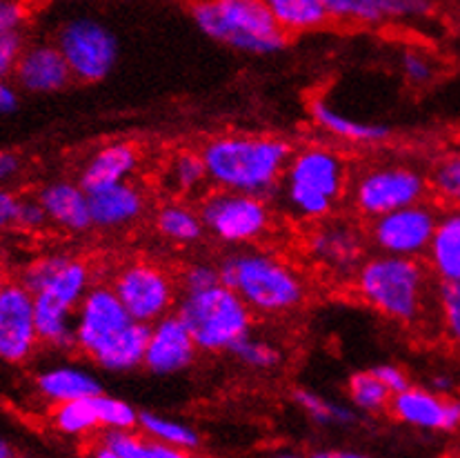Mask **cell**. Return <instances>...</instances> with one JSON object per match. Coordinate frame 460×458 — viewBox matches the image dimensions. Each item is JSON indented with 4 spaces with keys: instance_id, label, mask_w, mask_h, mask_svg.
I'll return each instance as SVG.
<instances>
[{
    "instance_id": "6da1fadb",
    "label": "cell",
    "mask_w": 460,
    "mask_h": 458,
    "mask_svg": "<svg viewBox=\"0 0 460 458\" xmlns=\"http://www.w3.org/2000/svg\"><path fill=\"white\" fill-rule=\"evenodd\" d=\"M21 280L34 294L40 345L56 352L76 349V310L93 285L89 265L69 254H45Z\"/></svg>"
},
{
    "instance_id": "7a4b0ae2",
    "label": "cell",
    "mask_w": 460,
    "mask_h": 458,
    "mask_svg": "<svg viewBox=\"0 0 460 458\" xmlns=\"http://www.w3.org/2000/svg\"><path fill=\"white\" fill-rule=\"evenodd\" d=\"M214 189L267 196L283 183L294 149L288 140L262 134H220L200 149Z\"/></svg>"
},
{
    "instance_id": "3957f363",
    "label": "cell",
    "mask_w": 460,
    "mask_h": 458,
    "mask_svg": "<svg viewBox=\"0 0 460 458\" xmlns=\"http://www.w3.org/2000/svg\"><path fill=\"white\" fill-rule=\"evenodd\" d=\"M360 301L383 319L411 325L419 322L429 296V269L420 259L378 254L369 256L354 272Z\"/></svg>"
},
{
    "instance_id": "277c9868",
    "label": "cell",
    "mask_w": 460,
    "mask_h": 458,
    "mask_svg": "<svg viewBox=\"0 0 460 458\" xmlns=\"http://www.w3.org/2000/svg\"><path fill=\"white\" fill-rule=\"evenodd\" d=\"M218 268L220 280L247 303L253 314H292L307 298V285L298 269L274 254L236 251L225 256Z\"/></svg>"
},
{
    "instance_id": "5b68a950",
    "label": "cell",
    "mask_w": 460,
    "mask_h": 458,
    "mask_svg": "<svg viewBox=\"0 0 460 458\" xmlns=\"http://www.w3.org/2000/svg\"><path fill=\"white\" fill-rule=\"evenodd\" d=\"M349 183V167L341 152L325 145H307L292 154L280 185L294 216L321 223L332 218Z\"/></svg>"
},
{
    "instance_id": "8992f818",
    "label": "cell",
    "mask_w": 460,
    "mask_h": 458,
    "mask_svg": "<svg viewBox=\"0 0 460 458\" xmlns=\"http://www.w3.org/2000/svg\"><path fill=\"white\" fill-rule=\"evenodd\" d=\"M194 25L214 43L252 56H271L288 45L265 0H191Z\"/></svg>"
},
{
    "instance_id": "52a82bcc",
    "label": "cell",
    "mask_w": 460,
    "mask_h": 458,
    "mask_svg": "<svg viewBox=\"0 0 460 458\" xmlns=\"http://www.w3.org/2000/svg\"><path fill=\"white\" fill-rule=\"evenodd\" d=\"M176 314L194 336L200 352H229L236 340L252 331L253 312L225 283L203 292L181 294Z\"/></svg>"
},
{
    "instance_id": "ba28073f",
    "label": "cell",
    "mask_w": 460,
    "mask_h": 458,
    "mask_svg": "<svg viewBox=\"0 0 460 458\" xmlns=\"http://www.w3.org/2000/svg\"><path fill=\"white\" fill-rule=\"evenodd\" d=\"M429 191V179L422 172L402 163H378L365 167L349 183V198L356 212L367 221L420 203Z\"/></svg>"
},
{
    "instance_id": "9c48e42d",
    "label": "cell",
    "mask_w": 460,
    "mask_h": 458,
    "mask_svg": "<svg viewBox=\"0 0 460 458\" xmlns=\"http://www.w3.org/2000/svg\"><path fill=\"white\" fill-rule=\"evenodd\" d=\"M205 229L225 245H250L261 241L271 227V212L265 196L245 191L214 189L199 207Z\"/></svg>"
},
{
    "instance_id": "30bf717a",
    "label": "cell",
    "mask_w": 460,
    "mask_h": 458,
    "mask_svg": "<svg viewBox=\"0 0 460 458\" xmlns=\"http://www.w3.org/2000/svg\"><path fill=\"white\" fill-rule=\"evenodd\" d=\"M56 45L63 51L74 81L101 83L119 63V39L105 22L81 16L65 22Z\"/></svg>"
},
{
    "instance_id": "8fae6325",
    "label": "cell",
    "mask_w": 460,
    "mask_h": 458,
    "mask_svg": "<svg viewBox=\"0 0 460 458\" xmlns=\"http://www.w3.org/2000/svg\"><path fill=\"white\" fill-rule=\"evenodd\" d=\"M111 287L125 310L138 322L161 321L178 305V283L173 276L152 260H131L114 274Z\"/></svg>"
},
{
    "instance_id": "7c38bea8",
    "label": "cell",
    "mask_w": 460,
    "mask_h": 458,
    "mask_svg": "<svg viewBox=\"0 0 460 458\" xmlns=\"http://www.w3.org/2000/svg\"><path fill=\"white\" fill-rule=\"evenodd\" d=\"M438 216L429 203L420 200L374 218L367 238L380 254L422 259L429 250Z\"/></svg>"
},
{
    "instance_id": "4fadbf2b",
    "label": "cell",
    "mask_w": 460,
    "mask_h": 458,
    "mask_svg": "<svg viewBox=\"0 0 460 458\" xmlns=\"http://www.w3.org/2000/svg\"><path fill=\"white\" fill-rule=\"evenodd\" d=\"M39 348L34 294L21 278L4 280L0 287V361L21 366L30 361Z\"/></svg>"
},
{
    "instance_id": "5bb4252c",
    "label": "cell",
    "mask_w": 460,
    "mask_h": 458,
    "mask_svg": "<svg viewBox=\"0 0 460 458\" xmlns=\"http://www.w3.org/2000/svg\"><path fill=\"white\" fill-rule=\"evenodd\" d=\"M131 321L111 285H92L76 310V349L92 361Z\"/></svg>"
},
{
    "instance_id": "9a60e30c",
    "label": "cell",
    "mask_w": 460,
    "mask_h": 458,
    "mask_svg": "<svg viewBox=\"0 0 460 458\" xmlns=\"http://www.w3.org/2000/svg\"><path fill=\"white\" fill-rule=\"evenodd\" d=\"M307 254L314 263L330 272L354 276L358 265L367 259V241L351 223L325 218L309 233Z\"/></svg>"
},
{
    "instance_id": "2e32d148",
    "label": "cell",
    "mask_w": 460,
    "mask_h": 458,
    "mask_svg": "<svg viewBox=\"0 0 460 458\" xmlns=\"http://www.w3.org/2000/svg\"><path fill=\"white\" fill-rule=\"evenodd\" d=\"M389 412L398 423L422 432H456L460 427V401L429 387H405L392 396Z\"/></svg>"
},
{
    "instance_id": "e0dca14e",
    "label": "cell",
    "mask_w": 460,
    "mask_h": 458,
    "mask_svg": "<svg viewBox=\"0 0 460 458\" xmlns=\"http://www.w3.org/2000/svg\"><path fill=\"white\" fill-rule=\"evenodd\" d=\"M199 345L176 312L149 325L147 349L143 367L156 376H173L194 366Z\"/></svg>"
},
{
    "instance_id": "ac0fdd59",
    "label": "cell",
    "mask_w": 460,
    "mask_h": 458,
    "mask_svg": "<svg viewBox=\"0 0 460 458\" xmlns=\"http://www.w3.org/2000/svg\"><path fill=\"white\" fill-rule=\"evenodd\" d=\"M18 87L31 93L63 92L74 81V74L58 45H27L13 72Z\"/></svg>"
},
{
    "instance_id": "d6986e66",
    "label": "cell",
    "mask_w": 460,
    "mask_h": 458,
    "mask_svg": "<svg viewBox=\"0 0 460 458\" xmlns=\"http://www.w3.org/2000/svg\"><path fill=\"white\" fill-rule=\"evenodd\" d=\"M145 207H147V198H145L143 189L129 181L89 191L92 225L107 229V232L134 225L145 214Z\"/></svg>"
},
{
    "instance_id": "ffe728a7",
    "label": "cell",
    "mask_w": 460,
    "mask_h": 458,
    "mask_svg": "<svg viewBox=\"0 0 460 458\" xmlns=\"http://www.w3.org/2000/svg\"><path fill=\"white\" fill-rule=\"evenodd\" d=\"M140 165V152L134 143L116 140L96 149L92 156L84 161L78 183L87 191L102 189L116 183L129 181Z\"/></svg>"
},
{
    "instance_id": "44dd1931",
    "label": "cell",
    "mask_w": 460,
    "mask_h": 458,
    "mask_svg": "<svg viewBox=\"0 0 460 458\" xmlns=\"http://www.w3.org/2000/svg\"><path fill=\"white\" fill-rule=\"evenodd\" d=\"M39 200L45 207L49 225L72 233L87 232L89 227H93L92 212H89V191L81 183L56 181L42 187Z\"/></svg>"
},
{
    "instance_id": "7402d4cb",
    "label": "cell",
    "mask_w": 460,
    "mask_h": 458,
    "mask_svg": "<svg viewBox=\"0 0 460 458\" xmlns=\"http://www.w3.org/2000/svg\"><path fill=\"white\" fill-rule=\"evenodd\" d=\"M89 447V454L96 458H185L182 452L147 436L140 427L101 429Z\"/></svg>"
},
{
    "instance_id": "603a6c76",
    "label": "cell",
    "mask_w": 460,
    "mask_h": 458,
    "mask_svg": "<svg viewBox=\"0 0 460 458\" xmlns=\"http://www.w3.org/2000/svg\"><path fill=\"white\" fill-rule=\"evenodd\" d=\"M309 114H312L318 129H323V132L338 140H345V143L376 145L385 143L389 138V134H392V129L387 125L367 123V120H356L351 116L341 114V111H336L323 98H314L309 102Z\"/></svg>"
},
{
    "instance_id": "cb8c5ba5",
    "label": "cell",
    "mask_w": 460,
    "mask_h": 458,
    "mask_svg": "<svg viewBox=\"0 0 460 458\" xmlns=\"http://www.w3.org/2000/svg\"><path fill=\"white\" fill-rule=\"evenodd\" d=\"M36 390L51 405L65 403V401L92 399L102 392L101 383L87 369L76 366H56L42 369L36 376Z\"/></svg>"
},
{
    "instance_id": "d4e9b609",
    "label": "cell",
    "mask_w": 460,
    "mask_h": 458,
    "mask_svg": "<svg viewBox=\"0 0 460 458\" xmlns=\"http://www.w3.org/2000/svg\"><path fill=\"white\" fill-rule=\"evenodd\" d=\"M425 256L436 278L460 280V207L440 214Z\"/></svg>"
},
{
    "instance_id": "484cf974",
    "label": "cell",
    "mask_w": 460,
    "mask_h": 458,
    "mask_svg": "<svg viewBox=\"0 0 460 458\" xmlns=\"http://www.w3.org/2000/svg\"><path fill=\"white\" fill-rule=\"evenodd\" d=\"M149 325L147 322L131 321L116 339H111L96 357L92 358L105 372L125 374L131 369L143 367L145 349H147Z\"/></svg>"
},
{
    "instance_id": "4316f807",
    "label": "cell",
    "mask_w": 460,
    "mask_h": 458,
    "mask_svg": "<svg viewBox=\"0 0 460 458\" xmlns=\"http://www.w3.org/2000/svg\"><path fill=\"white\" fill-rule=\"evenodd\" d=\"M434 12V0H351L349 22L380 27L385 22L420 21Z\"/></svg>"
},
{
    "instance_id": "83f0119b",
    "label": "cell",
    "mask_w": 460,
    "mask_h": 458,
    "mask_svg": "<svg viewBox=\"0 0 460 458\" xmlns=\"http://www.w3.org/2000/svg\"><path fill=\"white\" fill-rule=\"evenodd\" d=\"M265 4L288 36L316 31L332 21L323 0H265Z\"/></svg>"
},
{
    "instance_id": "f1b7e54d",
    "label": "cell",
    "mask_w": 460,
    "mask_h": 458,
    "mask_svg": "<svg viewBox=\"0 0 460 458\" xmlns=\"http://www.w3.org/2000/svg\"><path fill=\"white\" fill-rule=\"evenodd\" d=\"M156 229L173 245H194L205 236V223L199 209L185 203H167L156 212Z\"/></svg>"
},
{
    "instance_id": "f546056e",
    "label": "cell",
    "mask_w": 460,
    "mask_h": 458,
    "mask_svg": "<svg viewBox=\"0 0 460 458\" xmlns=\"http://www.w3.org/2000/svg\"><path fill=\"white\" fill-rule=\"evenodd\" d=\"M51 425H54L56 432L67 438H93L102 429L93 396L92 399L65 401V403L54 405Z\"/></svg>"
},
{
    "instance_id": "4dcf8cb0",
    "label": "cell",
    "mask_w": 460,
    "mask_h": 458,
    "mask_svg": "<svg viewBox=\"0 0 460 458\" xmlns=\"http://www.w3.org/2000/svg\"><path fill=\"white\" fill-rule=\"evenodd\" d=\"M138 427L143 429L147 436L165 443V445L182 452L185 456L200 447V434L196 432L191 425L182 423V420H176V418H169V416L143 412L140 414Z\"/></svg>"
},
{
    "instance_id": "1f68e13d",
    "label": "cell",
    "mask_w": 460,
    "mask_h": 458,
    "mask_svg": "<svg viewBox=\"0 0 460 458\" xmlns=\"http://www.w3.org/2000/svg\"><path fill=\"white\" fill-rule=\"evenodd\" d=\"M165 183L173 194H181V196L199 194L205 185H209L208 167H205L203 154L187 152V149L173 154L172 161L167 163Z\"/></svg>"
},
{
    "instance_id": "d6a6232c",
    "label": "cell",
    "mask_w": 460,
    "mask_h": 458,
    "mask_svg": "<svg viewBox=\"0 0 460 458\" xmlns=\"http://www.w3.org/2000/svg\"><path fill=\"white\" fill-rule=\"evenodd\" d=\"M347 396L351 401V408L365 414L387 412L392 403V392L385 387V383L376 376L374 369L356 372L347 383Z\"/></svg>"
},
{
    "instance_id": "836d02e7",
    "label": "cell",
    "mask_w": 460,
    "mask_h": 458,
    "mask_svg": "<svg viewBox=\"0 0 460 458\" xmlns=\"http://www.w3.org/2000/svg\"><path fill=\"white\" fill-rule=\"evenodd\" d=\"M294 401L316 425H349L356 420L354 408L325 399V396L305 390V387L294 390Z\"/></svg>"
},
{
    "instance_id": "e575fe53",
    "label": "cell",
    "mask_w": 460,
    "mask_h": 458,
    "mask_svg": "<svg viewBox=\"0 0 460 458\" xmlns=\"http://www.w3.org/2000/svg\"><path fill=\"white\" fill-rule=\"evenodd\" d=\"M229 352L234 354L238 363L256 369V372H271V369L280 367V363H283V349L262 339V336H253L252 331L243 336L241 340H236Z\"/></svg>"
},
{
    "instance_id": "d590c367",
    "label": "cell",
    "mask_w": 460,
    "mask_h": 458,
    "mask_svg": "<svg viewBox=\"0 0 460 458\" xmlns=\"http://www.w3.org/2000/svg\"><path fill=\"white\" fill-rule=\"evenodd\" d=\"M429 189L449 207H460V152L440 158L429 174Z\"/></svg>"
},
{
    "instance_id": "8d00e7d4",
    "label": "cell",
    "mask_w": 460,
    "mask_h": 458,
    "mask_svg": "<svg viewBox=\"0 0 460 458\" xmlns=\"http://www.w3.org/2000/svg\"><path fill=\"white\" fill-rule=\"evenodd\" d=\"M436 305L447 339L452 343H460V280H438Z\"/></svg>"
},
{
    "instance_id": "74e56055",
    "label": "cell",
    "mask_w": 460,
    "mask_h": 458,
    "mask_svg": "<svg viewBox=\"0 0 460 458\" xmlns=\"http://www.w3.org/2000/svg\"><path fill=\"white\" fill-rule=\"evenodd\" d=\"M93 403H96L98 420H101L102 429H134L138 427L140 412H136L134 405H129L123 399H116V396L98 394L93 396Z\"/></svg>"
},
{
    "instance_id": "f35d334b",
    "label": "cell",
    "mask_w": 460,
    "mask_h": 458,
    "mask_svg": "<svg viewBox=\"0 0 460 458\" xmlns=\"http://www.w3.org/2000/svg\"><path fill=\"white\" fill-rule=\"evenodd\" d=\"M401 69L407 83L414 87H422L434 81L436 65L425 51L420 49H405L401 56Z\"/></svg>"
},
{
    "instance_id": "ab89813d",
    "label": "cell",
    "mask_w": 460,
    "mask_h": 458,
    "mask_svg": "<svg viewBox=\"0 0 460 458\" xmlns=\"http://www.w3.org/2000/svg\"><path fill=\"white\" fill-rule=\"evenodd\" d=\"M25 47L22 30H0V78L13 76Z\"/></svg>"
},
{
    "instance_id": "60d3db41",
    "label": "cell",
    "mask_w": 460,
    "mask_h": 458,
    "mask_svg": "<svg viewBox=\"0 0 460 458\" xmlns=\"http://www.w3.org/2000/svg\"><path fill=\"white\" fill-rule=\"evenodd\" d=\"M223 283L220 280V268L200 260V263L187 265V269L181 276V289L182 294L190 292H203V289L214 287V285Z\"/></svg>"
},
{
    "instance_id": "b9f144b4",
    "label": "cell",
    "mask_w": 460,
    "mask_h": 458,
    "mask_svg": "<svg viewBox=\"0 0 460 458\" xmlns=\"http://www.w3.org/2000/svg\"><path fill=\"white\" fill-rule=\"evenodd\" d=\"M45 225H49V218H47L45 207L36 198H21V209H18V229H25V232H39Z\"/></svg>"
},
{
    "instance_id": "7bdbcfd3",
    "label": "cell",
    "mask_w": 460,
    "mask_h": 458,
    "mask_svg": "<svg viewBox=\"0 0 460 458\" xmlns=\"http://www.w3.org/2000/svg\"><path fill=\"white\" fill-rule=\"evenodd\" d=\"M18 209H21V198L13 191L0 187V232L18 227Z\"/></svg>"
},
{
    "instance_id": "ee69618b",
    "label": "cell",
    "mask_w": 460,
    "mask_h": 458,
    "mask_svg": "<svg viewBox=\"0 0 460 458\" xmlns=\"http://www.w3.org/2000/svg\"><path fill=\"white\" fill-rule=\"evenodd\" d=\"M374 372H376V376L385 383V387H387L392 394H398V392H402L405 387H410V378H407V374L398 366L385 363V366L374 367Z\"/></svg>"
},
{
    "instance_id": "f6af8a7d",
    "label": "cell",
    "mask_w": 460,
    "mask_h": 458,
    "mask_svg": "<svg viewBox=\"0 0 460 458\" xmlns=\"http://www.w3.org/2000/svg\"><path fill=\"white\" fill-rule=\"evenodd\" d=\"M18 90L9 83V78H0V116L13 114L18 110Z\"/></svg>"
},
{
    "instance_id": "bcb514c9",
    "label": "cell",
    "mask_w": 460,
    "mask_h": 458,
    "mask_svg": "<svg viewBox=\"0 0 460 458\" xmlns=\"http://www.w3.org/2000/svg\"><path fill=\"white\" fill-rule=\"evenodd\" d=\"M22 163L21 156L13 152H7V149H0V183H7L13 176L21 172Z\"/></svg>"
},
{
    "instance_id": "7dc6e473",
    "label": "cell",
    "mask_w": 460,
    "mask_h": 458,
    "mask_svg": "<svg viewBox=\"0 0 460 458\" xmlns=\"http://www.w3.org/2000/svg\"><path fill=\"white\" fill-rule=\"evenodd\" d=\"M330 12L332 21H342L349 22V13H351V0H323Z\"/></svg>"
},
{
    "instance_id": "c3c4849f",
    "label": "cell",
    "mask_w": 460,
    "mask_h": 458,
    "mask_svg": "<svg viewBox=\"0 0 460 458\" xmlns=\"http://www.w3.org/2000/svg\"><path fill=\"white\" fill-rule=\"evenodd\" d=\"M431 390L440 392V394H449L452 392V381L447 376H436L434 383H431Z\"/></svg>"
},
{
    "instance_id": "681fc988",
    "label": "cell",
    "mask_w": 460,
    "mask_h": 458,
    "mask_svg": "<svg viewBox=\"0 0 460 458\" xmlns=\"http://www.w3.org/2000/svg\"><path fill=\"white\" fill-rule=\"evenodd\" d=\"M13 454H16V452H13L12 443L4 441V438L0 436V458H12Z\"/></svg>"
},
{
    "instance_id": "f907efd6",
    "label": "cell",
    "mask_w": 460,
    "mask_h": 458,
    "mask_svg": "<svg viewBox=\"0 0 460 458\" xmlns=\"http://www.w3.org/2000/svg\"><path fill=\"white\" fill-rule=\"evenodd\" d=\"M4 280H7V278H4V274L0 272V287H3V283H4Z\"/></svg>"
}]
</instances>
